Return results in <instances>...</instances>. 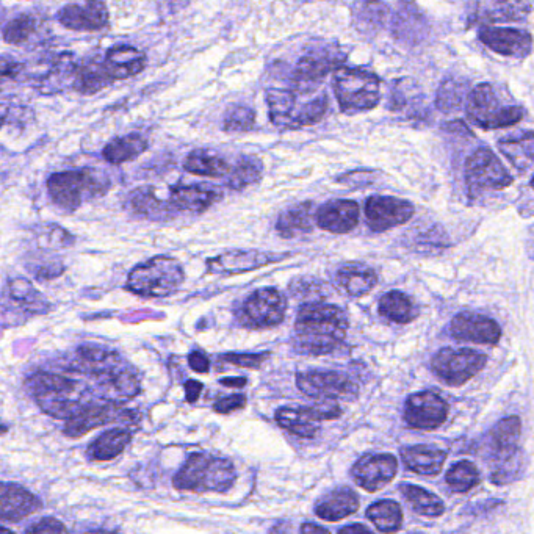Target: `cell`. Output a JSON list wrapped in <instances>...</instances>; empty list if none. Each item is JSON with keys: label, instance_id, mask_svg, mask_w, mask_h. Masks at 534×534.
<instances>
[{"label": "cell", "instance_id": "64", "mask_svg": "<svg viewBox=\"0 0 534 534\" xmlns=\"http://www.w3.org/2000/svg\"><path fill=\"white\" fill-rule=\"evenodd\" d=\"M99 534H121L120 531H101Z\"/></svg>", "mask_w": 534, "mask_h": 534}, {"label": "cell", "instance_id": "16", "mask_svg": "<svg viewBox=\"0 0 534 534\" xmlns=\"http://www.w3.org/2000/svg\"><path fill=\"white\" fill-rule=\"evenodd\" d=\"M448 417V405L444 398L426 390L411 395L406 400L405 420L414 430H436Z\"/></svg>", "mask_w": 534, "mask_h": 534}, {"label": "cell", "instance_id": "3", "mask_svg": "<svg viewBox=\"0 0 534 534\" xmlns=\"http://www.w3.org/2000/svg\"><path fill=\"white\" fill-rule=\"evenodd\" d=\"M109 188V177L91 168L62 171L47 179V193L55 206L66 212H74L85 201L104 196Z\"/></svg>", "mask_w": 534, "mask_h": 534}, {"label": "cell", "instance_id": "48", "mask_svg": "<svg viewBox=\"0 0 534 534\" xmlns=\"http://www.w3.org/2000/svg\"><path fill=\"white\" fill-rule=\"evenodd\" d=\"M466 98V87L456 79L445 80L437 93V107L444 112L461 109Z\"/></svg>", "mask_w": 534, "mask_h": 534}, {"label": "cell", "instance_id": "24", "mask_svg": "<svg viewBox=\"0 0 534 534\" xmlns=\"http://www.w3.org/2000/svg\"><path fill=\"white\" fill-rule=\"evenodd\" d=\"M221 192L217 187L206 184H179L170 188L171 209L174 212L203 213L221 199Z\"/></svg>", "mask_w": 534, "mask_h": 534}, {"label": "cell", "instance_id": "44", "mask_svg": "<svg viewBox=\"0 0 534 534\" xmlns=\"http://www.w3.org/2000/svg\"><path fill=\"white\" fill-rule=\"evenodd\" d=\"M262 174H264V163L259 157L243 156L234 166V170L229 176L228 185L232 190H243V188L259 182Z\"/></svg>", "mask_w": 534, "mask_h": 534}, {"label": "cell", "instance_id": "12", "mask_svg": "<svg viewBox=\"0 0 534 534\" xmlns=\"http://www.w3.org/2000/svg\"><path fill=\"white\" fill-rule=\"evenodd\" d=\"M287 300L276 289H260L246 298L240 322L249 329H268L281 325L286 318Z\"/></svg>", "mask_w": 534, "mask_h": 534}, {"label": "cell", "instance_id": "6", "mask_svg": "<svg viewBox=\"0 0 534 534\" xmlns=\"http://www.w3.org/2000/svg\"><path fill=\"white\" fill-rule=\"evenodd\" d=\"M298 101L300 99L295 90L270 88L267 91V104L271 123L279 129L286 130L314 126L322 120L328 110V98L325 94L300 107H298Z\"/></svg>", "mask_w": 534, "mask_h": 534}, {"label": "cell", "instance_id": "26", "mask_svg": "<svg viewBox=\"0 0 534 534\" xmlns=\"http://www.w3.org/2000/svg\"><path fill=\"white\" fill-rule=\"evenodd\" d=\"M146 55L134 46L120 44L110 47L105 54L102 68L110 79L126 80L138 76L146 68Z\"/></svg>", "mask_w": 534, "mask_h": 534}, {"label": "cell", "instance_id": "15", "mask_svg": "<svg viewBox=\"0 0 534 534\" xmlns=\"http://www.w3.org/2000/svg\"><path fill=\"white\" fill-rule=\"evenodd\" d=\"M365 217L373 232H384L408 223L414 217V206L394 196H372L365 203Z\"/></svg>", "mask_w": 534, "mask_h": 534}, {"label": "cell", "instance_id": "42", "mask_svg": "<svg viewBox=\"0 0 534 534\" xmlns=\"http://www.w3.org/2000/svg\"><path fill=\"white\" fill-rule=\"evenodd\" d=\"M400 492L415 513L420 516L439 517L445 513V505L441 498L426 489L414 486V484H401Z\"/></svg>", "mask_w": 534, "mask_h": 534}, {"label": "cell", "instance_id": "58", "mask_svg": "<svg viewBox=\"0 0 534 534\" xmlns=\"http://www.w3.org/2000/svg\"><path fill=\"white\" fill-rule=\"evenodd\" d=\"M301 534H331L326 528L318 527L315 524L301 525Z\"/></svg>", "mask_w": 534, "mask_h": 534}, {"label": "cell", "instance_id": "39", "mask_svg": "<svg viewBox=\"0 0 534 534\" xmlns=\"http://www.w3.org/2000/svg\"><path fill=\"white\" fill-rule=\"evenodd\" d=\"M379 312L387 320L398 323V325L411 323L419 315L417 307L414 306L411 298L406 293L398 292V290L386 293L381 298V301H379Z\"/></svg>", "mask_w": 534, "mask_h": 534}, {"label": "cell", "instance_id": "56", "mask_svg": "<svg viewBox=\"0 0 534 534\" xmlns=\"http://www.w3.org/2000/svg\"><path fill=\"white\" fill-rule=\"evenodd\" d=\"M184 389L185 395H187L188 403H195V401H198L201 392H203L204 386L203 384L199 383V381L190 379V381H187V383L184 384Z\"/></svg>", "mask_w": 534, "mask_h": 534}, {"label": "cell", "instance_id": "9", "mask_svg": "<svg viewBox=\"0 0 534 534\" xmlns=\"http://www.w3.org/2000/svg\"><path fill=\"white\" fill-rule=\"evenodd\" d=\"M513 182L509 171L489 149H478L467 159L466 184L470 198H477L484 192L505 190Z\"/></svg>", "mask_w": 534, "mask_h": 534}, {"label": "cell", "instance_id": "38", "mask_svg": "<svg viewBox=\"0 0 534 534\" xmlns=\"http://www.w3.org/2000/svg\"><path fill=\"white\" fill-rule=\"evenodd\" d=\"M115 80L110 79L102 68V63H82L77 65L74 73L73 88L83 96L99 93L104 88L110 87Z\"/></svg>", "mask_w": 534, "mask_h": 534}, {"label": "cell", "instance_id": "18", "mask_svg": "<svg viewBox=\"0 0 534 534\" xmlns=\"http://www.w3.org/2000/svg\"><path fill=\"white\" fill-rule=\"evenodd\" d=\"M286 256H275V254L264 253V251H228L220 256L207 259V273L217 276L242 275L257 268L267 267V265L278 262Z\"/></svg>", "mask_w": 534, "mask_h": 534}, {"label": "cell", "instance_id": "13", "mask_svg": "<svg viewBox=\"0 0 534 534\" xmlns=\"http://www.w3.org/2000/svg\"><path fill=\"white\" fill-rule=\"evenodd\" d=\"M296 386L307 397L320 401L354 400L359 386L350 376L340 372H301L296 375Z\"/></svg>", "mask_w": 534, "mask_h": 534}, {"label": "cell", "instance_id": "55", "mask_svg": "<svg viewBox=\"0 0 534 534\" xmlns=\"http://www.w3.org/2000/svg\"><path fill=\"white\" fill-rule=\"evenodd\" d=\"M188 364L192 367V370L198 373H207L210 369V361L207 358L206 354L201 353V351H193L188 356Z\"/></svg>", "mask_w": 534, "mask_h": 534}, {"label": "cell", "instance_id": "49", "mask_svg": "<svg viewBox=\"0 0 534 534\" xmlns=\"http://www.w3.org/2000/svg\"><path fill=\"white\" fill-rule=\"evenodd\" d=\"M38 242L44 248L63 249L73 246L76 243V237L69 234L66 229L58 226V224H47L44 231L38 235Z\"/></svg>", "mask_w": 534, "mask_h": 534}, {"label": "cell", "instance_id": "40", "mask_svg": "<svg viewBox=\"0 0 534 534\" xmlns=\"http://www.w3.org/2000/svg\"><path fill=\"white\" fill-rule=\"evenodd\" d=\"M184 170L196 176L223 177L224 174H228L229 165L218 154L206 149H196L185 157Z\"/></svg>", "mask_w": 534, "mask_h": 534}, {"label": "cell", "instance_id": "14", "mask_svg": "<svg viewBox=\"0 0 534 534\" xmlns=\"http://www.w3.org/2000/svg\"><path fill=\"white\" fill-rule=\"evenodd\" d=\"M340 415L342 409L336 401H320L315 406L278 409L275 417L278 425L289 433L303 439H312L320 431V422L339 419Z\"/></svg>", "mask_w": 534, "mask_h": 534}, {"label": "cell", "instance_id": "4", "mask_svg": "<svg viewBox=\"0 0 534 534\" xmlns=\"http://www.w3.org/2000/svg\"><path fill=\"white\" fill-rule=\"evenodd\" d=\"M185 271L181 262L170 256H156L132 268L126 289L141 298H166L181 289Z\"/></svg>", "mask_w": 534, "mask_h": 534}, {"label": "cell", "instance_id": "28", "mask_svg": "<svg viewBox=\"0 0 534 534\" xmlns=\"http://www.w3.org/2000/svg\"><path fill=\"white\" fill-rule=\"evenodd\" d=\"M127 206L138 217L151 221H165L173 217L174 212L170 203L165 199L157 198L156 192L151 187H141L130 193L127 198Z\"/></svg>", "mask_w": 534, "mask_h": 534}, {"label": "cell", "instance_id": "37", "mask_svg": "<svg viewBox=\"0 0 534 534\" xmlns=\"http://www.w3.org/2000/svg\"><path fill=\"white\" fill-rule=\"evenodd\" d=\"M498 148L519 171L530 170L533 165V132H525L519 137H506L505 140L498 141Z\"/></svg>", "mask_w": 534, "mask_h": 534}, {"label": "cell", "instance_id": "50", "mask_svg": "<svg viewBox=\"0 0 534 534\" xmlns=\"http://www.w3.org/2000/svg\"><path fill=\"white\" fill-rule=\"evenodd\" d=\"M270 358V353L262 354H240L228 353L220 356V361L228 362V364L237 365L242 369H259L260 365L264 364Z\"/></svg>", "mask_w": 534, "mask_h": 534}, {"label": "cell", "instance_id": "2", "mask_svg": "<svg viewBox=\"0 0 534 534\" xmlns=\"http://www.w3.org/2000/svg\"><path fill=\"white\" fill-rule=\"evenodd\" d=\"M237 480L234 464L229 459L217 458L206 453H195L185 461L181 470L174 475L173 486L177 491L206 492L231 491Z\"/></svg>", "mask_w": 534, "mask_h": 534}, {"label": "cell", "instance_id": "22", "mask_svg": "<svg viewBox=\"0 0 534 534\" xmlns=\"http://www.w3.org/2000/svg\"><path fill=\"white\" fill-rule=\"evenodd\" d=\"M450 332L456 340L481 345H497L502 337V329L492 318L470 312L456 315L450 323Z\"/></svg>", "mask_w": 534, "mask_h": 534}, {"label": "cell", "instance_id": "31", "mask_svg": "<svg viewBox=\"0 0 534 534\" xmlns=\"http://www.w3.org/2000/svg\"><path fill=\"white\" fill-rule=\"evenodd\" d=\"M315 207L311 201L293 206L279 217L276 231L284 239H295L300 235L309 234L314 229Z\"/></svg>", "mask_w": 534, "mask_h": 534}, {"label": "cell", "instance_id": "34", "mask_svg": "<svg viewBox=\"0 0 534 534\" xmlns=\"http://www.w3.org/2000/svg\"><path fill=\"white\" fill-rule=\"evenodd\" d=\"M520 431L522 423L519 417H508L500 420L491 431V447L494 450V456L503 461L513 458L519 444Z\"/></svg>", "mask_w": 534, "mask_h": 534}, {"label": "cell", "instance_id": "10", "mask_svg": "<svg viewBox=\"0 0 534 534\" xmlns=\"http://www.w3.org/2000/svg\"><path fill=\"white\" fill-rule=\"evenodd\" d=\"M51 307L46 298L32 286V282L15 278L8 281L7 295L4 303H0V314L2 322L18 326L29 318L47 314Z\"/></svg>", "mask_w": 534, "mask_h": 534}, {"label": "cell", "instance_id": "30", "mask_svg": "<svg viewBox=\"0 0 534 534\" xmlns=\"http://www.w3.org/2000/svg\"><path fill=\"white\" fill-rule=\"evenodd\" d=\"M339 60L336 55H331L329 51H314L304 55L298 65H296L295 76L298 85H311V83L322 80L326 74L334 69H339Z\"/></svg>", "mask_w": 534, "mask_h": 534}, {"label": "cell", "instance_id": "52", "mask_svg": "<svg viewBox=\"0 0 534 534\" xmlns=\"http://www.w3.org/2000/svg\"><path fill=\"white\" fill-rule=\"evenodd\" d=\"M65 525L55 517H44L37 524L30 525L24 534H65Z\"/></svg>", "mask_w": 534, "mask_h": 534}, {"label": "cell", "instance_id": "53", "mask_svg": "<svg viewBox=\"0 0 534 534\" xmlns=\"http://www.w3.org/2000/svg\"><path fill=\"white\" fill-rule=\"evenodd\" d=\"M246 406V397L245 395H231V397L221 398L218 400L213 409L218 412V414H229V412L239 411V409L245 408Z\"/></svg>", "mask_w": 534, "mask_h": 534}, {"label": "cell", "instance_id": "8", "mask_svg": "<svg viewBox=\"0 0 534 534\" xmlns=\"http://www.w3.org/2000/svg\"><path fill=\"white\" fill-rule=\"evenodd\" d=\"M467 118L484 130L514 126L524 118V107L503 104L491 83L473 88L467 101Z\"/></svg>", "mask_w": 534, "mask_h": 534}, {"label": "cell", "instance_id": "27", "mask_svg": "<svg viewBox=\"0 0 534 534\" xmlns=\"http://www.w3.org/2000/svg\"><path fill=\"white\" fill-rule=\"evenodd\" d=\"M359 509V498L350 488H337L328 492L315 505V514L320 519L336 522L351 516Z\"/></svg>", "mask_w": 534, "mask_h": 534}, {"label": "cell", "instance_id": "57", "mask_svg": "<svg viewBox=\"0 0 534 534\" xmlns=\"http://www.w3.org/2000/svg\"><path fill=\"white\" fill-rule=\"evenodd\" d=\"M339 534H373L369 528L364 527L361 524L348 525V527L342 528Z\"/></svg>", "mask_w": 534, "mask_h": 534}, {"label": "cell", "instance_id": "35", "mask_svg": "<svg viewBox=\"0 0 534 534\" xmlns=\"http://www.w3.org/2000/svg\"><path fill=\"white\" fill-rule=\"evenodd\" d=\"M475 19L480 22L520 21L531 13L528 2H481L475 5Z\"/></svg>", "mask_w": 534, "mask_h": 534}, {"label": "cell", "instance_id": "45", "mask_svg": "<svg viewBox=\"0 0 534 534\" xmlns=\"http://www.w3.org/2000/svg\"><path fill=\"white\" fill-rule=\"evenodd\" d=\"M445 480L452 491L464 494V492H469L470 489L475 488L480 483L481 477L473 462L461 461L450 467Z\"/></svg>", "mask_w": 534, "mask_h": 534}, {"label": "cell", "instance_id": "29", "mask_svg": "<svg viewBox=\"0 0 534 534\" xmlns=\"http://www.w3.org/2000/svg\"><path fill=\"white\" fill-rule=\"evenodd\" d=\"M401 458L412 472L431 477L441 472L447 453L439 448L428 447V445H415V447L403 448Z\"/></svg>", "mask_w": 534, "mask_h": 534}, {"label": "cell", "instance_id": "5", "mask_svg": "<svg viewBox=\"0 0 534 534\" xmlns=\"http://www.w3.org/2000/svg\"><path fill=\"white\" fill-rule=\"evenodd\" d=\"M26 387L41 411L54 419L68 420L83 406L79 398H74L79 387L77 381L66 376L49 372L33 373L27 378Z\"/></svg>", "mask_w": 534, "mask_h": 534}, {"label": "cell", "instance_id": "59", "mask_svg": "<svg viewBox=\"0 0 534 534\" xmlns=\"http://www.w3.org/2000/svg\"><path fill=\"white\" fill-rule=\"evenodd\" d=\"M220 383L228 387H245L246 378H223Z\"/></svg>", "mask_w": 534, "mask_h": 534}, {"label": "cell", "instance_id": "36", "mask_svg": "<svg viewBox=\"0 0 534 534\" xmlns=\"http://www.w3.org/2000/svg\"><path fill=\"white\" fill-rule=\"evenodd\" d=\"M148 149V141L140 134H129L113 138L102 149V157L112 165H123L140 157Z\"/></svg>", "mask_w": 534, "mask_h": 534}, {"label": "cell", "instance_id": "33", "mask_svg": "<svg viewBox=\"0 0 534 534\" xmlns=\"http://www.w3.org/2000/svg\"><path fill=\"white\" fill-rule=\"evenodd\" d=\"M130 441H132V433L126 428L105 431L91 442L87 450L88 458L93 461H112L126 450Z\"/></svg>", "mask_w": 534, "mask_h": 534}, {"label": "cell", "instance_id": "23", "mask_svg": "<svg viewBox=\"0 0 534 534\" xmlns=\"http://www.w3.org/2000/svg\"><path fill=\"white\" fill-rule=\"evenodd\" d=\"M481 43L497 54L505 57L525 58L531 54V35L524 30L508 29V27L484 26L478 33Z\"/></svg>", "mask_w": 534, "mask_h": 534}, {"label": "cell", "instance_id": "25", "mask_svg": "<svg viewBox=\"0 0 534 534\" xmlns=\"http://www.w3.org/2000/svg\"><path fill=\"white\" fill-rule=\"evenodd\" d=\"M315 223L331 234H348L359 223V204L350 199H337L326 203L315 213Z\"/></svg>", "mask_w": 534, "mask_h": 534}, {"label": "cell", "instance_id": "41", "mask_svg": "<svg viewBox=\"0 0 534 534\" xmlns=\"http://www.w3.org/2000/svg\"><path fill=\"white\" fill-rule=\"evenodd\" d=\"M76 68L77 63L73 62L71 55H60L52 65L51 71L41 77L38 82V91L43 94H55L62 91L68 83L73 85Z\"/></svg>", "mask_w": 534, "mask_h": 534}, {"label": "cell", "instance_id": "20", "mask_svg": "<svg viewBox=\"0 0 534 534\" xmlns=\"http://www.w3.org/2000/svg\"><path fill=\"white\" fill-rule=\"evenodd\" d=\"M57 19L66 29L74 32H98L109 26V8L104 2L91 0L85 4H71L58 11Z\"/></svg>", "mask_w": 534, "mask_h": 534}, {"label": "cell", "instance_id": "19", "mask_svg": "<svg viewBox=\"0 0 534 534\" xmlns=\"http://www.w3.org/2000/svg\"><path fill=\"white\" fill-rule=\"evenodd\" d=\"M398 462L394 455H365L351 469L356 484L367 492H378L397 475Z\"/></svg>", "mask_w": 534, "mask_h": 534}, {"label": "cell", "instance_id": "61", "mask_svg": "<svg viewBox=\"0 0 534 534\" xmlns=\"http://www.w3.org/2000/svg\"><path fill=\"white\" fill-rule=\"evenodd\" d=\"M270 534H290V527L287 524H278L270 530Z\"/></svg>", "mask_w": 534, "mask_h": 534}, {"label": "cell", "instance_id": "17", "mask_svg": "<svg viewBox=\"0 0 534 534\" xmlns=\"http://www.w3.org/2000/svg\"><path fill=\"white\" fill-rule=\"evenodd\" d=\"M130 419V412L124 411L116 403H105V405L82 406L73 417L66 420L65 434L68 437L85 436L90 431L109 425L113 422H126Z\"/></svg>", "mask_w": 534, "mask_h": 534}, {"label": "cell", "instance_id": "47", "mask_svg": "<svg viewBox=\"0 0 534 534\" xmlns=\"http://www.w3.org/2000/svg\"><path fill=\"white\" fill-rule=\"evenodd\" d=\"M256 126V113L246 105H232L224 115L223 129L229 134L248 132Z\"/></svg>", "mask_w": 534, "mask_h": 534}, {"label": "cell", "instance_id": "7", "mask_svg": "<svg viewBox=\"0 0 534 534\" xmlns=\"http://www.w3.org/2000/svg\"><path fill=\"white\" fill-rule=\"evenodd\" d=\"M334 93L345 113L375 109L381 101V83L364 69L339 68L334 73Z\"/></svg>", "mask_w": 534, "mask_h": 534}, {"label": "cell", "instance_id": "46", "mask_svg": "<svg viewBox=\"0 0 534 534\" xmlns=\"http://www.w3.org/2000/svg\"><path fill=\"white\" fill-rule=\"evenodd\" d=\"M38 21L30 15H21L8 22L4 29V41L15 46L29 43L30 38L37 33Z\"/></svg>", "mask_w": 534, "mask_h": 534}, {"label": "cell", "instance_id": "54", "mask_svg": "<svg viewBox=\"0 0 534 534\" xmlns=\"http://www.w3.org/2000/svg\"><path fill=\"white\" fill-rule=\"evenodd\" d=\"M65 270V265L60 264V262H47V264L41 265V267L35 271V275H37V279H41V281H49V279L58 278V276L62 275Z\"/></svg>", "mask_w": 534, "mask_h": 534}, {"label": "cell", "instance_id": "60", "mask_svg": "<svg viewBox=\"0 0 534 534\" xmlns=\"http://www.w3.org/2000/svg\"><path fill=\"white\" fill-rule=\"evenodd\" d=\"M8 116H10V110H8L7 105L0 104V129L7 123Z\"/></svg>", "mask_w": 534, "mask_h": 534}, {"label": "cell", "instance_id": "21", "mask_svg": "<svg viewBox=\"0 0 534 534\" xmlns=\"http://www.w3.org/2000/svg\"><path fill=\"white\" fill-rule=\"evenodd\" d=\"M43 502L21 484L0 483V522L16 524L40 511Z\"/></svg>", "mask_w": 534, "mask_h": 534}, {"label": "cell", "instance_id": "43", "mask_svg": "<svg viewBox=\"0 0 534 534\" xmlns=\"http://www.w3.org/2000/svg\"><path fill=\"white\" fill-rule=\"evenodd\" d=\"M367 519L372 520L383 533H397L403 525V511L394 500H381L367 509Z\"/></svg>", "mask_w": 534, "mask_h": 534}, {"label": "cell", "instance_id": "32", "mask_svg": "<svg viewBox=\"0 0 534 534\" xmlns=\"http://www.w3.org/2000/svg\"><path fill=\"white\" fill-rule=\"evenodd\" d=\"M336 281L348 295L359 298L375 289L378 276L375 270L367 265L353 264L340 268L337 271Z\"/></svg>", "mask_w": 534, "mask_h": 534}, {"label": "cell", "instance_id": "51", "mask_svg": "<svg viewBox=\"0 0 534 534\" xmlns=\"http://www.w3.org/2000/svg\"><path fill=\"white\" fill-rule=\"evenodd\" d=\"M22 71H24V65L21 62L7 55H0V88L18 80Z\"/></svg>", "mask_w": 534, "mask_h": 534}, {"label": "cell", "instance_id": "11", "mask_svg": "<svg viewBox=\"0 0 534 534\" xmlns=\"http://www.w3.org/2000/svg\"><path fill=\"white\" fill-rule=\"evenodd\" d=\"M488 364V356L469 348H442L434 354L431 367L448 386H462L478 375Z\"/></svg>", "mask_w": 534, "mask_h": 534}, {"label": "cell", "instance_id": "1", "mask_svg": "<svg viewBox=\"0 0 534 534\" xmlns=\"http://www.w3.org/2000/svg\"><path fill=\"white\" fill-rule=\"evenodd\" d=\"M296 350L311 356L329 354L347 337L348 317L334 304L306 303L300 307L293 328Z\"/></svg>", "mask_w": 534, "mask_h": 534}, {"label": "cell", "instance_id": "63", "mask_svg": "<svg viewBox=\"0 0 534 534\" xmlns=\"http://www.w3.org/2000/svg\"><path fill=\"white\" fill-rule=\"evenodd\" d=\"M0 534H15L13 531L8 530V528L0 527Z\"/></svg>", "mask_w": 534, "mask_h": 534}, {"label": "cell", "instance_id": "62", "mask_svg": "<svg viewBox=\"0 0 534 534\" xmlns=\"http://www.w3.org/2000/svg\"><path fill=\"white\" fill-rule=\"evenodd\" d=\"M8 430H10L8 425H5L4 422H0V436H5V434L8 433Z\"/></svg>", "mask_w": 534, "mask_h": 534}]
</instances>
